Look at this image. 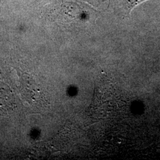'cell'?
Segmentation results:
<instances>
[{
  "label": "cell",
  "mask_w": 160,
  "mask_h": 160,
  "mask_svg": "<svg viewBox=\"0 0 160 160\" xmlns=\"http://www.w3.org/2000/svg\"><path fill=\"white\" fill-rule=\"evenodd\" d=\"M146 0H127V2L129 6L130 9L131 10L133 7H135L137 5L142 2Z\"/></svg>",
  "instance_id": "6da1fadb"
}]
</instances>
